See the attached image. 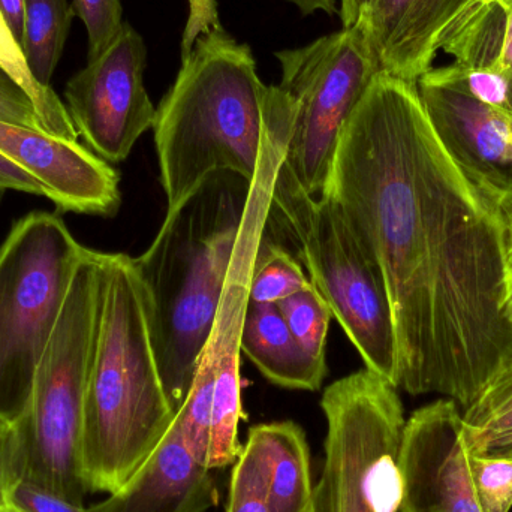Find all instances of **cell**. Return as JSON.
I'll return each mask as SVG.
<instances>
[{"instance_id": "obj_17", "label": "cell", "mask_w": 512, "mask_h": 512, "mask_svg": "<svg viewBox=\"0 0 512 512\" xmlns=\"http://www.w3.org/2000/svg\"><path fill=\"white\" fill-rule=\"evenodd\" d=\"M240 346L261 375L279 387L318 391L327 376V360L313 357L294 339L276 304L248 300Z\"/></svg>"}, {"instance_id": "obj_33", "label": "cell", "mask_w": 512, "mask_h": 512, "mask_svg": "<svg viewBox=\"0 0 512 512\" xmlns=\"http://www.w3.org/2000/svg\"><path fill=\"white\" fill-rule=\"evenodd\" d=\"M286 2L297 6L304 15L315 14V12L334 15L339 11L337 0H286Z\"/></svg>"}, {"instance_id": "obj_21", "label": "cell", "mask_w": 512, "mask_h": 512, "mask_svg": "<svg viewBox=\"0 0 512 512\" xmlns=\"http://www.w3.org/2000/svg\"><path fill=\"white\" fill-rule=\"evenodd\" d=\"M310 283L301 262L264 230L252 268L249 300L277 304L283 298L307 288Z\"/></svg>"}, {"instance_id": "obj_30", "label": "cell", "mask_w": 512, "mask_h": 512, "mask_svg": "<svg viewBox=\"0 0 512 512\" xmlns=\"http://www.w3.org/2000/svg\"><path fill=\"white\" fill-rule=\"evenodd\" d=\"M0 12L12 35L21 44L24 32V15H26V0H0Z\"/></svg>"}, {"instance_id": "obj_7", "label": "cell", "mask_w": 512, "mask_h": 512, "mask_svg": "<svg viewBox=\"0 0 512 512\" xmlns=\"http://www.w3.org/2000/svg\"><path fill=\"white\" fill-rule=\"evenodd\" d=\"M87 248L54 213L32 212L0 246V421L23 418L39 363Z\"/></svg>"}, {"instance_id": "obj_16", "label": "cell", "mask_w": 512, "mask_h": 512, "mask_svg": "<svg viewBox=\"0 0 512 512\" xmlns=\"http://www.w3.org/2000/svg\"><path fill=\"white\" fill-rule=\"evenodd\" d=\"M475 0H373L360 18L379 72L417 84Z\"/></svg>"}, {"instance_id": "obj_1", "label": "cell", "mask_w": 512, "mask_h": 512, "mask_svg": "<svg viewBox=\"0 0 512 512\" xmlns=\"http://www.w3.org/2000/svg\"><path fill=\"white\" fill-rule=\"evenodd\" d=\"M324 192L384 276L397 390L441 394L465 411L512 360L504 213L450 158L417 84L373 78Z\"/></svg>"}, {"instance_id": "obj_35", "label": "cell", "mask_w": 512, "mask_h": 512, "mask_svg": "<svg viewBox=\"0 0 512 512\" xmlns=\"http://www.w3.org/2000/svg\"><path fill=\"white\" fill-rule=\"evenodd\" d=\"M480 2L498 5L499 8L504 9L505 12L512 11V0H480Z\"/></svg>"}, {"instance_id": "obj_5", "label": "cell", "mask_w": 512, "mask_h": 512, "mask_svg": "<svg viewBox=\"0 0 512 512\" xmlns=\"http://www.w3.org/2000/svg\"><path fill=\"white\" fill-rule=\"evenodd\" d=\"M265 231L294 246L364 367L396 387L397 348L384 276L331 195L312 197L280 162Z\"/></svg>"}, {"instance_id": "obj_8", "label": "cell", "mask_w": 512, "mask_h": 512, "mask_svg": "<svg viewBox=\"0 0 512 512\" xmlns=\"http://www.w3.org/2000/svg\"><path fill=\"white\" fill-rule=\"evenodd\" d=\"M324 465L306 512H399L405 414L397 388L372 370L324 391Z\"/></svg>"}, {"instance_id": "obj_11", "label": "cell", "mask_w": 512, "mask_h": 512, "mask_svg": "<svg viewBox=\"0 0 512 512\" xmlns=\"http://www.w3.org/2000/svg\"><path fill=\"white\" fill-rule=\"evenodd\" d=\"M424 111L462 173L504 210L512 204V111L472 96L450 65L417 83Z\"/></svg>"}, {"instance_id": "obj_36", "label": "cell", "mask_w": 512, "mask_h": 512, "mask_svg": "<svg viewBox=\"0 0 512 512\" xmlns=\"http://www.w3.org/2000/svg\"><path fill=\"white\" fill-rule=\"evenodd\" d=\"M3 194H5V191H3V189H0V203H2Z\"/></svg>"}, {"instance_id": "obj_6", "label": "cell", "mask_w": 512, "mask_h": 512, "mask_svg": "<svg viewBox=\"0 0 512 512\" xmlns=\"http://www.w3.org/2000/svg\"><path fill=\"white\" fill-rule=\"evenodd\" d=\"M104 252L87 248L56 330L39 363L17 435V478L35 481L75 504L87 487L81 463L84 400L101 306Z\"/></svg>"}, {"instance_id": "obj_34", "label": "cell", "mask_w": 512, "mask_h": 512, "mask_svg": "<svg viewBox=\"0 0 512 512\" xmlns=\"http://www.w3.org/2000/svg\"><path fill=\"white\" fill-rule=\"evenodd\" d=\"M480 456L484 457H501V459L512 460V442L507 445H501V447L490 448V450L484 451Z\"/></svg>"}, {"instance_id": "obj_13", "label": "cell", "mask_w": 512, "mask_h": 512, "mask_svg": "<svg viewBox=\"0 0 512 512\" xmlns=\"http://www.w3.org/2000/svg\"><path fill=\"white\" fill-rule=\"evenodd\" d=\"M0 152L38 180L60 212L101 218L119 212V173L78 140L0 122Z\"/></svg>"}, {"instance_id": "obj_32", "label": "cell", "mask_w": 512, "mask_h": 512, "mask_svg": "<svg viewBox=\"0 0 512 512\" xmlns=\"http://www.w3.org/2000/svg\"><path fill=\"white\" fill-rule=\"evenodd\" d=\"M372 2L373 0H337V5H339L337 14L342 20L343 27L355 26L366 14Z\"/></svg>"}, {"instance_id": "obj_19", "label": "cell", "mask_w": 512, "mask_h": 512, "mask_svg": "<svg viewBox=\"0 0 512 512\" xmlns=\"http://www.w3.org/2000/svg\"><path fill=\"white\" fill-rule=\"evenodd\" d=\"M471 456L512 442V360L462 414Z\"/></svg>"}, {"instance_id": "obj_2", "label": "cell", "mask_w": 512, "mask_h": 512, "mask_svg": "<svg viewBox=\"0 0 512 512\" xmlns=\"http://www.w3.org/2000/svg\"><path fill=\"white\" fill-rule=\"evenodd\" d=\"M251 185L234 173L216 174L167 213L150 248L135 258L156 363L176 415L215 324Z\"/></svg>"}, {"instance_id": "obj_15", "label": "cell", "mask_w": 512, "mask_h": 512, "mask_svg": "<svg viewBox=\"0 0 512 512\" xmlns=\"http://www.w3.org/2000/svg\"><path fill=\"white\" fill-rule=\"evenodd\" d=\"M219 502L209 445L174 417L138 471L87 512H207Z\"/></svg>"}, {"instance_id": "obj_25", "label": "cell", "mask_w": 512, "mask_h": 512, "mask_svg": "<svg viewBox=\"0 0 512 512\" xmlns=\"http://www.w3.org/2000/svg\"><path fill=\"white\" fill-rule=\"evenodd\" d=\"M8 507L11 512H87L84 505L26 478H15L8 493Z\"/></svg>"}, {"instance_id": "obj_20", "label": "cell", "mask_w": 512, "mask_h": 512, "mask_svg": "<svg viewBox=\"0 0 512 512\" xmlns=\"http://www.w3.org/2000/svg\"><path fill=\"white\" fill-rule=\"evenodd\" d=\"M0 68L30 96L47 134L66 138V140H78L77 131L72 125L65 104L60 101L51 87L41 86L33 78L21 45L12 35L2 12H0Z\"/></svg>"}, {"instance_id": "obj_22", "label": "cell", "mask_w": 512, "mask_h": 512, "mask_svg": "<svg viewBox=\"0 0 512 512\" xmlns=\"http://www.w3.org/2000/svg\"><path fill=\"white\" fill-rule=\"evenodd\" d=\"M294 339L319 360H325L333 312L321 292L310 283L307 288L283 298L276 304Z\"/></svg>"}, {"instance_id": "obj_3", "label": "cell", "mask_w": 512, "mask_h": 512, "mask_svg": "<svg viewBox=\"0 0 512 512\" xmlns=\"http://www.w3.org/2000/svg\"><path fill=\"white\" fill-rule=\"evenodd\" d=\"M135 258L104 252L101 306L84 400L87 492H117L173 423Z\"/></svg>"}, {"instance_id": "obj_29", "label": "cell", "mask_w": 512, "mask_h": 512, "mask_svg": "<svg viewBox=\"0 0 512 512\" xmlns=\"http://www.w3.org/2000/svg\"><path fill=\"white\" fill-rule=\"evenodd\" d=\"M502 213L505 222V313L512 321V204Z\"/></svg>"}, {"instance_id": "obj_10", "label": "cell", "mask_w": 512, "mask_h": 512, "mask_svg": "<svg viewBox=\"0 0 512 512\" xmlns=\"http://www.w3.org/2000/svg\"><path fill=\"white\" fill-rule=\"evenodd\" d=\"M146 66V42L125 21L116 41L66 83L63 104L78 137L108 164L126 161L141 135L155 126Z\"/></svg>"}, {"instance_id": "obj_23", "label": "cell", "mask_w": 512, "mask_h": 512, "mask_svg": "<svg viewBox=\"0 0 512 512\" xmlns=\"http://www.w3.org/2000/svg\"><path fill=\"white\" fill-rule=\"evenodd\" d=\"M75 17L87 30V62L98 59L122 32V0H72Z\"/></svg>"}, {"instance_id": "obj_26", "label": "cell", "mask_w": 512, "mask_h": 512, "mask_svg": "<svg viewBox=\"0 0 512 512\" xmlns=\"http://www.w3.org/2000/svg\"><path fill=\"white\" fill-rule=\"evenodd\" d=\"M0 122L44 131V123L30 96L0 68Z\"/></svg>"}, {"instance_id": "obj_18", "label": "cell", "mask_w": 512, "mask_h": 512, "mask_svg": "<svg viewBox=\"0 0 512 512\" xmlns=\"http://www.w3.org/2000/svg\"><path fill=\"white\" fill-rule=\"evenodd\" d=\"M74 17L68 0H26L20 45L33 78L41 86L51 87Z\"/></svg>"}, {"instance_id": "obj_12", "label": "cell", "mask_w": 512, "mask_h": 512, "mask_svg": "<svg viewBox=\"0 0 512 512\" xmlns=\"http://www.w3.org/2000/svg\"><path fill=\"white\" fill-rule=\"evenodd\" d=\"M400 512H483L459 405L436 400L406 420L399 450Z\"/></svg>"}, {"instance_id": "obj_14", "label": "cell", "mask_w": 512, "mask_h": 512, "mask_svg": "<svg viewBox=\"0 0 512 512\" xmlns=\"http://www.w3.org/2000/svg\"><path fill=\"white\" fill-rule=\"evenodd\" d=\"M313 487L304 430L294 421L258 424L234 462L227 512H306Z\"/></svg>"}, {"instance_id": "obj_9", "label": "cell", "mask_w": 512, "mask_h": 512, "mask_svg": "<svg viewBox=\"0 0 512 512\" xmlns=\"http://www.w3.org/2000/svg\"><path fill=\"white\" fill-rule=\"evenodd\" d=\"M276 57L279 87L294 108L283 164L307 194L321 197L340 135L379 74L378 63L360 21Z\"/></svg>"}, {"instance_id": "obj_24", "label": "cell", "mask_w": 512, "mask_h": 512, "mask_svg": "<svg viewBox=\"0 0 512 512\" xmlns=\"http://www.w3.org/2000/svg\"><path fill=\"white\" fill-rule=\"evenodd\" d=\"M471 474L483 512H511L512 460L471 456Z\"/></svg>"}, {"instance_id": "obj_31", "label": "cell", "mask_w": 512, "mask_h": 512, "mask_svg": "<svg viewBox=\"0 0 512 512\" xmlns=\"http://www.w3.org/2000/svg\"><path fill=\"white\" fill-rule=\"evenodd\" d=\"M499 66L508 81V110L512 111V11L507 12Z\"/></svg>"}, {"instance_id": "obj_28", "label": "cell", "mask_w": 512, "mask_h": 512, "mask_svg": "<svg viewBox=\"0 0 512 512\" xmlns=\"http://www.w3.org/2000/svg\"><path fill=\"white\" fill-rule=\"evenodd\" d=\"M0 189L3 191L14 189V191L47 198V192L42 188L41 183L2 152H0Z\"/></svg>"}, {"instance_id": "obj_27", "label": "cell", "mask_w": 512, "mask_h": 512, "mask_svg": "<svg viewBox=\"0 0 512 512\" xmlns=\"http://www.w3.org/2000/svg\"><path fill=\"white\" fill-rule=\"evenodd\" d=\"M15 456L17 435L14 426L0 421V512H11L8 507V493L17 478Z\"/></svg>"}, {"instance_id": "obj_4", "label": "cell", "mask_w": 512, "mask_h": 512, "mask_svg": "<svg viewBox=\"0 0 512 512\" xmlns=\"http://www.w3.org/2000/svg\"><path fill=\"white\" fill-rule=\"evenodd\" d=\"M267 87L251 47L219 26L182 57L173 86L156 107V153L167 213L216 174L254 182L265 135Z\"/></svg>"}]
</instances>
